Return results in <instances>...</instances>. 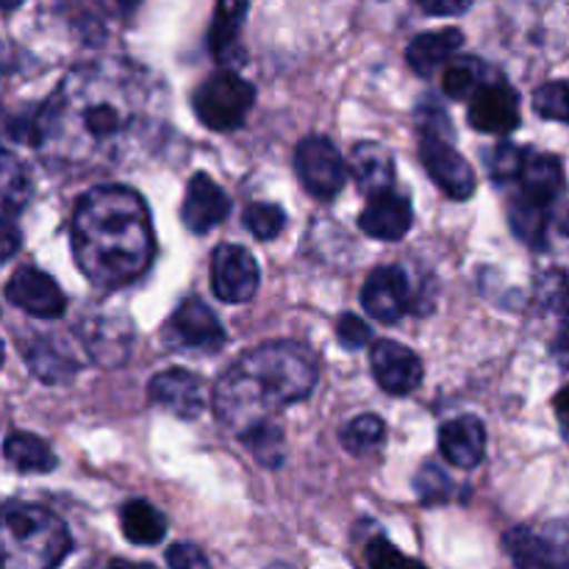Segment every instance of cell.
Segmentation results:
<instances>
[{"instance_id": "obj_35", "label": "cell", "mask_w": 569, "mask_h": 569, "mask_svg": "<svg viewBox=\"0 0 569 569\" xmlns=\"http://www.w3.org/2000/svg\"><path fill=\"white\" fill-rule=\"evenodd\" d=\"M522 156H526V150L517 148V144H498L489 153V170H492L495 181H515L517 172H520Z\"/></svg>"}, {"instance_id": "obj_5", "label": "cell", "mask_w": 569, "mask_h": 569, "mask_svg": "<svg viewBox=\"0 0 569 569\" xmlns=\"http://www.w3.org/2000/svg\"><path fill=\"white\" fill-rule=\"evenodd\" d=\"M256 103V89L237 72H217L194 92L192 106L209 131H233L248 120Z\"/></svg>"}, {"instance_id": "obj_10", "label": "cell", "mask_w": 569, "mask_h": 569, "mask_svg": "<svg viewBox=\"0 0 569 569\" xmlns=\"http://www.w3.org/2000/svg\"><path fill=\"white\" fill-rule=\"evenodd\" d=\"M467 120L481 133H511L520 126V98L503 81H483L470 94Z\"/></svg>"}, {"instance_id": "obj_16", "label": "cell", "mask_w": 569, "mask_h": 569, "mask_svg": "<svg viewBox=\"0 0 569 569\" xmlns=\"http://www.w3.org/2000/svg\"><path fill=\"white\" fill-rule=\"evenodd\" d=\"M515 181H520V198L526 203L548 209L559 198L561 189H565V167H561V161L556 156L526 150Z\"/></svg>"}, {"instance_id": "obj_37", "label": "cell", "mask_w": 569, "mask_h": 569, "mask_svg": "<svg viewBox=\"0 0 569 569\" xmlns=\"http://www.w3.org/2000/svg\"><path fill=\"white\" fill-rule=\"evenodd\" d=\"M167 565H170V569H209V559L200 548L181 542L167 550Z\"/></svg>"}, {"instance_id": "obj_26", "label": "cell", "mask_w": 569, "mask_h": 569, "mask_svg": "<svg viewBox=\"0 0 569 569\" xmlns=\"http://www.w3.org/2000/svg\"><path fill=\"white\" fill-rule=\"evenodd\" d=\"M239 442L253 453V459L264 467H281L283 456H287V445H283L281 426L272 420H261L256 426L244 428L239 433Z\"/></svg>"}, {"instance_id": "obj_6", "label": "cell", "mask_w": 569, "mask_h": 569, "mask_svg": "<svg viewBox=\"0 0 569 569\" xmlns=\"http://www.w3.org/2000/svg\"><path fill=\"white\" fill-rule=\"evenodd\" d=\"M420 159L426 164L428 176L437 187L453 200H467L476 192V172L467 164L465 156H459L450 144V131L437 128H420Z\"/></svg>"}, {"instance_id": "obj_11", "label": "cell", "mask_w": 569, "mask_h": 569, "mask_svg": "<svg viewBox=\"0 0 569 569\" xmlns=\"http://www.w3.org/2000/svg\"><path fill=\"white\" fill-rule=\"evenodd\" d=\"M370 367L378 387L395 398H406L422 383V365L406 345L381 339L370 350Z\"/></svg>"}, {"instance_id": "obj_22", "label": "cell", "mask_w": 569, "mask_h": 569, "mask_svg": "<svg viewBox=\"0 0 569 569\" xmlns=\"http://www.w3.org/2000/svg\"><path fill=\"white\" fill-rule=\"evenodd\" d=\"M515 569H565V556L545 537L533 533L531 528H515L503 539Z\"/></svg>"}, {"instance_id": "obj_14", "label": "cell", "mask_w": 569, "mask_h": 569, "mask_svg": "<svg viewBox=\"0 0 569 569\" xmlns=\"http://www.w3.org/2000/svg\"><path fill=\"white\" fill-rule=\"evenodd\" d=\"M361 306L378 322H398L409 309V281L400 267H378L361 289Z\"/></svg>"}, {"instance_id": "obj_44", "label": "cell", "mask_w": 569, "mask_h": 569, "mask_svg": "<svg viewBox=\"0 0 569 569\" xmlns=\"http://www.w3.org/2000/svg\"><path fill=\"white\" fill-rule=\"evenodd\" d=\"M270 569H295V567H289V565H272Z\"/></svg>"}, {"instance_id": "obj_42", "label": "cell", "mask_w": 569, "mask_h": 569, "mask_svg": "<svg viewBox=\"0 0 569 569\" xmlns=\"http://www.w3.org/2000/svg\"><path fill=\"white\" fill-rule=\"evenodd\" d=\"M20 3L22 0H0V11H11V9H17Z\"/></svg>"}, {"instance_id": "obj_40", "label": "cell", "mask_w": 569, "mask_h": 569, "mask_svg": "<svg viewBox=\"0 0 569 569\" xmlns=\"http://www.w3.org/2000/svg\"><path fill=\"white\" fill-rule=\"evenodd\" d=\"M100 9L111 17H128L139 6V0H98Z\"/></svg>"}, {"instance_id": "obj_4", "label": "cell", "mask_w": 569, "mask_h": 569, "mask_svg": "<svg viewBox=\"0 0 569 569\" xmlns=\"http://www.w3.org/2000/svg\"><path fill=\"white\" fill-rule=\"evenodd\" d=\"M70 553L67 526L42 506H0V569H56Z\"/></svg>"}, {"instance_id": "obj_45", "label": "cell", "mask_w": 569, "mask_h": 569, "mask_svg": "<svg viewBox=\"0 0 569 569\" xmlns=\"http://www.w3.org/2000/svg\"><path fill=\"white\" fill-rule=\"evenodd\" d=\"M0 365H3V342H0Z\"/></svg>"}, {"instance_id": "obj_21", "label": "cell", "mask_w": 569, "mask_h": 569, "mask_svg": "<svg viewBox=\"0 0 569 569\" xmlns=\"http://www.w3.org/2000/svg\"><path fill=\"white\" fill-rule=\"evenodd\" d=\"M244 14H248V0H217L214 22H211L209 31V48L226 64L242 59L239 33H242Z\"/></svg>"}, {"instance_id": "obj_25", "label": "cell", "mask_w": 569, "mask_h": 569, "mask_svg": "<svg viewBox=\"0 0 569 569\" xmlns=\"http://www.w3.org/2000/svg\"><path fill=\"white\" fill-rule=\"evenodd\" d=\"M3 459L17 472H50L56 470V453L44 439L33 433H11L3 445Z\"/></svg>"}, {"instance_id": "obj_39", "label": "cell", "mask_w": 569, "mask_h": 569, "mask_svg": "<svg viewBox=\"0 0 569 569\" xmlns=\"http://www.w3.org/2000/svg\"><path fill=\"white\" fill-rule=\"evenodd\" d=\"M20 250V228L14 222H0V261L11 259Z\"/></svg>"}, {"instance_id": "obj_29", "label": "cell", "mask_w": 569, "mask_h": 569, "mask_svg": "<svg viewBox=\"0 0 569 569\" xmlns=\"http://www.w3.org/2000/svg\"><path fill=\"white\" fill-rule=\"evenodd\" d=\"M483 64L478 59H459L453 64L445 67V76H442V89L448 98L453 100H465L481 87L487 78H483Z\"/></svg>"}, {"instance_id": "obj_31", "label": "cell", "mask_w": 569, "mask_h": 569, "mask_svg": "<svg viewBox=\"0 0 569 569\" xmlns=\"http://www.w3.org/2000/svg\"><path fill=\"white\" fill-rule=\"evenodd\" d=\"M287 226V214L276 203H250L244 209V228L261 242H270Z\"/></svg>"}, {"instance_id": "obj_34", "label": "cell", "mask_w": 569, "mask_h": 569, "mask_svg": "<svg viewBox=\"0 0 569 569\" xmlns=\"http://www.w3.org/2000/svg\"><path fill=\"white\" fill-rule=\"evenodd\" d=\"M367 565H370V569H426L420 561L406 556L403 550H398L383 537L372 539L367 545Z\"/></svg>"}, {"instance_id": "obj_18", "label": "cell", "mask_w": 569, "mask_h": 569, "mask_svg": "<svg viewBox=\"0 0 569 569\" xmlns=\"http://www.w3.org/2000/svg\"><path fill=\"white\" fill-rule=\"evenodd\" d=\"M439 450L450 465L472 470L487 456V428L478 417H456L439 428Z\"/></svg>"}, {"instance_id": "obj_7", "label": "cell", "mask_w": 569, "mask_h": 569, "mask_svg": "<svg viewBox=\"0 0 569 569\" xmlns=\"http://www.w3.org/2000/svg\"><path fill=\"white\" fill-rule=\"evenodd\" d=\"M164 342L178 353H217L226 345V331L203 300L189 298L167 322Z\"/></svg>"}, {"instance_id": "obj_20", "label": "cell", "mask_w": 569, "mask_h": 569, "mask_svg": "<svg viewBox=\"0 0 569 569\" xmlns=\"http://www.w3.org/2000/svg\"><path fill=\"white\" fill-rule=\"evenodd\" d=\"M465 44V33L459 28H442V31H428L411 39L406 59L417 76H431L448 59H453L456 50Z\"/></svg>"}, {"instance_id": "obj_15", "label": "cell", "mask_w": 569, "mask_h": 569, "mask_svg": "<svg viewBox=\"0 0 569 569\" xmlns=\"http://www.w3.org/2000/svg\"><path fill=\"white\" fill-rule=\"evenodd\" d=\"M411 222H415L411 203L403 194L392 192V189L372 194L370 203L365 206V211L359 217L361 231L372 239H381V242H398V239H403L411 231Z\"/></svg>"}, {"instance_id": "obj_2", "label": "cell", "mask_w": 569, "mask_h": 569, "mask_svg": "<svg viewBox=\"0 0 569 569\" xmlns=\"http://www.w3.org/2000/svg\"><path fill=\"white\" fill-rule=\"evenodd\" d=\"M153 250L148 206L133 189L100 187L83 194L72 217V253L94 287L137 281L153 261Z\"/></svg>"}, {"instance_id": "obj_12", "label": "cell", "mask_w": 569, "mask_h": 569, "mask_svg": "<svg viewBox=\"0 0 569 569\" xmlns=\"http://www.w3.org/2000/svg\"><path fill=\"white\" fill-rule=\"evenodd\" d=\"M6 298L17 306V309L28 311L31 317H42V320H56L64 315L67 298L59 289V283L48 276V272L37 270V267H20L6 283Z\"/></svg>"}, {"instance_id": "obj_43", "label": "cell", "mask_w": 569, "mask_h": 569, "mask_svg": "<svg viewBox=\"0 0 569 569\" xmlns=\"http://www.w3.org/2000/svg\"><path fill=\"white\" fill-rule=\"evenodd\" d=\"M109 569H148V567H139V565H128V561H114Z\"/></svg>"}, {"instance_id": "obj_38", "label": "cell", "mask_w": 569, "mask_h": 569, "mask_svg": "<svg viewBox=\"0 0 569 569\" xmlns=\"http://www.w3.org/2000/svg\"><path fill=\"white\" fill-rule=\"evenodd\" d=\"M426 14L433 17H453V14H465L467 9L472 6V0H415Z\"/></svg>"}, {"instance_id": "obj_17", "label": "cell", "mask_w": 569, "mask_h": 569, "mask_svg": "<svg viewBox=\"0 0 569 569\" xmlns=\"http://www.w3.org/2000/svg\"><path fill=\"white\" fill-rule=\"evenodd\" d=\"M228 211H231L228 194L222 192L206 172H198V176L189 181L187 198H183L181 206L183 226L194 233H209L211 228H217L226 220Z\"/></svg>"}, {"instance_id": "obj_27", "label": "cell", "mask_w": 569, "mask_h": 569, "mask_svg": "<svg viewBox=\"0 0 569 569\" xmlns=\"http://www.w3.org/2000/svg\"><path fill=\"white\" fill-rule=\"evenodd\" d=\"M26 361L31 365L33 376L42 378V381L48 383H59V381H67V378L76 372V361L70 359L67 353H61L56 345L44 342V339H39V342L28 345L26 348Z\"/></svg>"}, {"instance_id": "obj_8", "label": "cell", "mask_w": 569, "mask_h": 569, "mask_svg": "<svg viewBox=\"0 0 569 569\" xmlns=\"http://www.w3.org/2000/svg\"><path fill=\"white\" fill-rule=\"evenodd\" d=\"M295 170H298L300 183L320 200H331L345 187V178H348L337 144L326 137H306L298 144Z\"/></svg>"}, {"instance_id": "obj_30", "label": "cell", "mask_w": 569, "mask_h": 569, "mask_svg": "<svg viewBox=\"0 0 569 569\" xmlns=\"http://www.w3.org/2000/svg\"><path fill=\"white\" fill-rule=\"evenodd\" d=\"M383 437H387V426H383L381 417L361 415V417H356L350 426H345L342 445H345V450H350V453L365 456V453H370V450L381 448Z\"/></svg>"}, {"instance_id": "obj_36", "label": "cell", "mask_w": 569, "mask_h": 569, "mask_svg": "<svg viewBox=\"0 0 569 569\" xmlns=\"http://www.w3.org/2000/svg\"><path fill=\"white\" fill-rule=\"evenodd\" d=\"M337 337L342 342V348L359 350L370 342V328H367L365 320H359L356 315H342L337 326Z\"/></svg>"}, {"instance_id": "obj_23", "label": "cell", "mask_w": 569, "mask_h": 569, "mask_svg": "<svg viewBox=\"0 0 569 569\" xmlns=\"http://www.w3.org/2000/svg\"><path fill=\"white\" fill-rule=\"evenodd\" d=\"M31 198V178L14 153L0 148V222H11Z\"/></svg>"}, {"instance_id": "obj_32", "label": "cell", "mask_w": 569, "mask_h": 569, "mask_svg": "<svg viewBox=\"0 0 569 569\" xmlns=\"http://www.w3.org/2000/svg\"><path fill=\"white\" fill-rule=\"evenodd\" d=\"M533 109L539 117L569 126V81H550L533 92Z\"/></svg>"}, {"instance_id": "obj_9", "label": "cell", "mask_w": 569, "mask_h": 569, "mask_svg": "<svg viewBox=\"0 0 569 569\" xmlns=\"http://www.w3.org/2000/svg\"><path fill=\"white\" fill-rule=\"evenodd\" d=\"M211 289L222 303H248L259 289V264L242 244H220L211 253Z\"/></svg>"}, {"instance_id": "obj_24", "label": "cell", "mask_w": 569, "mask_h": 569, "mask_svg": "<svg viewBox=\"0 0 569 569\" xmlns=\"http://www.w3.org/2000/svg\"><path fill=\"white\" fill-rule=\"evenodd\" d=\"M120 526L128 542L133 545H159L167 533V520L148 500H131L122 506Z\"/></svg>"}, {"instance_id": "obj_19", "label": "cell", "mask_w": 569, "mask_h": 569, "mask_svg": "<svg viewBox=\"0 0 569 569\" xmlns=\"http://www.w3.org/2000/svg\"><path fill=\"white\" fill-rule=\"evenodd\" d=\"M350 176H353L356 187L372 198V194L392 189L395 161L389 150L381 148V144L361 142L350 153Z\"/></svg>"}, {"instance_id": "obj_41", "label": "cell", "mask_w": 569, "mask_h": 569, "mask_svg": "<svg viewBox=\"0 0 569 569\" xmlns=\"http://www.w3.org/2000/svg\"><path fill=\"white\" fill-rule=\"evenodd\" d=\"M553 409H556V417H559L561 428H565V433L569 437V383L565 389H561L559 395H556Z\"/></svg>"}, {"instance_id": "obj_13", "label": "cell", "mask_w": 569, "mask_h": 569, "mask_svg": "<svg viewBox=\"0 0 569 569\" xmlns=\"http://www.w3.org/2000/svg\"><path fill=\"white\" fill-rule=\"evenodd\" d=\"M148 395L156 406L172 411L181 420H194L206 409V387L194 372L164 370L148 383Z\"/></svg>"}, {"instance_id": "obj_3", "label": "cell", "mask_w": 569, "mask_h": 569, "mask_svg": "<svg viewBox=\"0 0 569 569\" xmlns=\"http://www.w3.org/2000/svg\"><path fill=\"white\" fill-rule=\"evenodd\" d=\"M317 383L311 356L295 342H267L250 350L222 376L214 389V411L228 428L270 420L272 411L309 398Z\"/></svg>"}, {"instance_id": "obj_1", "label": "cell", "mask_w": 569, "mask_h": 569, "mask_svg": "<svg viewBox=\"0 0 569 569\" xmlns=\"http://www.w3.org/2000/svg\"><path fill=\"white\" fill-rule=\"evenodd\" d=\"M161 120V89L122 59L78 67L39 111L33 142L70 170H100L144 148Z\"/></svg>"}, {"instance_id": "obj_28", "label": "cell", "mask_w": 569, "mask_h": 569, "mask_svg": "<svg viewBox=\"0 0 569 569\" xmlns=\"http://www.w3.org/2000/svg\"><path fill=\"white\" fill-rule=\"evenodd\" d=\"M509 220L511 231L522 239L531 248H542L545 237H548V209H539V206L526 203L522 198L511 200L509 206Z\"/></svg>"}, {"instance_id": "obj_33", "label": "cell", "mask_w": 569, "mask_h": 569, "mask_svg": "<svg viewBox=\"0 0 569 569\" xmlns=\"http://www.w3.org/2000/svg\"><path fill=\"white\" fill-rule=\"evenodd\" d=\"M415 489H417V495H420L422 503L437 506V503H445V500L450 498V489H453V483H450L448 472H445L442 467L426 465L420 472H417Z\"/></svg>"}]
</instances>
